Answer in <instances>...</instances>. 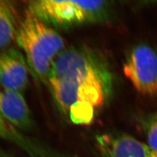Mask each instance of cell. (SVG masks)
<instances>
[{"label": "cell", "instance_id": "cell-9", "mask_svg": "<svg viewBox=\"0 0 157 157\" xmlns=\"http://www.w3.org/2000/svg\"><path fill=\"white\" fill-rule=\"evenodd\" d=\"M0 139L9 141L20 146L23 149L36 157L39 154L36 147H34L31 141L23 136L17 129L15 128L6 119L0 115Z\"/></svg>", "mask_w": 157, "mask_h": 157}, {"label": "cell", "instance_id": "cell-11", "mask_svg": "<svg viewBox=\"0 0 157 157\" xmlns=\"http://www.w3.org/2000/svg\"><path fill=\"white\" fill-rule=\"evenodd\" d=\"M6 157V156H2V157Z\"/></svg>", "mask_w": 157, "mask_h": 157}, {"label": "cell", "instance_id": "cell-1", "mask_svg": "<svg viewBox=\"0 0 157 157\" xmlns=\"http://www.w3.org/2000/svg\"><path fill=\"white\" fill-rule=\"evenodd\" d=\"M47 83L57 107L76 124L87 125L112 95L113 77L100 53L71 47L56 57Z\"/></svg>", "mask_w": 157, "mask_h": 157}, {"label": "cell", "instance_id": "cell-4", "mask_svg": "<svg viewBox=\"0 0 157 157\" xmlns=\"http://www.w3.org/2000/svg\"><path fill=\"white\" fill-rule=\"evenodd\" d=\"M124 73L141 94L157 95V54L151 47L141 44L128 52Z\"/></svg>", "mask_w": 157, "mask_h": 157}, {"label": "cell", "instance_id": "cell-8", "mask_svg": "<svg viewBox=\"0 0 157 157\" xmlns=\"http://www.w3.org/2000/svg\"><path fill=\"white\" fill-rule=\"evenodd\" d=\"M19 23L13 4L9 1L0 0V50L15 40Z\"/></svg>", "mask_w": 157, "mask_h": 157}, {"label": "cell", "instance_id": "cell-10", "mask_svg": "<svg viewBox=\"0 0 157 157\" xmlns=\"http://www.w3.org/2000/svg\"><path fill=\"white\" fill-rule=\"evenodd\" d=\"M144 127L148 144L157 152V113L147 118Z\"/></svg>", "mask_w": 157, "mask_h": 157}, {"label": "cell", "instance_id": "cell-5", "mask_svg": "<svg viewBox=\"0 0 157 157\" xmlns=\"http://www.w3.org/2000/svg\"><path fill=\"white\" fill-rule=\"evenodd\" d=\"M96 144L103 157H157V152L148 144L122 133L97 136Z\"/></svg>", "mask_w": 157, "mask_h": 157}, {"label": "cell", "instance_id": "cell-3", "mask_svg": "<svg viewBox=\"0 0 157 157\" xmlns=\"http://www.w3.org/2000/svg\"><path fill=\"white\" fill-rule=\"evenodd\" d=\"M109 10L104 1L35 0L28 4L29 11L45 23L63 28L101 21Z\"/></svg>", "mask_w": 157, "mask_h": 157}, {"label": "cell", "instance_id": "cell-2", "mask_svg": "<svg viewBox=\"0 0 157 157\" xmlns=\"http://www.w3.org/2000/svg\"><path fill=\"white\" fill-rule=\"evenodd\" d=\"M15 40L26 58L30 73L47 83L53 63L65 50L62 37L27 10L19 21Z\"/></svg>", "mask_w": 157, "mask_h": 157}, {"label": "cell", "instance_id": "cell-6", "mask_svg": "<svg viewBox=\"0 0 157 157\" xmlns=\"http://www.w3.org/2000/svg\"><path fill=\"white\" fill-rule=\"evenodd\" d=\"M28 65L22 51L9 48L0 52V85L23 93L29 84Z\"/></svg>", "mask_w": 157, "mask_h": 157}, {"label": "cell", "instance_id": "cell-7", "mask_svg": "<svg viewBox=\"0 0 157 157\" xmlns=\"http://www.w3.org/2000/svg\"><path fill=\"white\" fill-rule=\"evenodd\" d=\"M0 115L17 130H29L33 121L22 93L0 85Z\"/></svg>", "mask_w": 157, "mask_h": 157}]
</instances>
